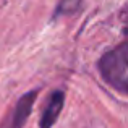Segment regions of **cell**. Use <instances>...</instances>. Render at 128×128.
Masks as SVG:
<instances>
[{
    "instance_id": "cell-2",
    "label": "cell",
    "mask_w": 128,
    "mask_h": 128,
    "mask_svg": "<svg viewBox=\"0 0 128 128\" xmlns=\"http://www.w3.org/2000/svg\"><path fill=\"white\" fill-rule=\"evenodd\" d=\"M38 96H39V89H31L29 92H26L24 96L20 97L15 109L0 123V128H23L24 126L32 112V107H34Z\"/></svg>"
},
{
    "instance_id": "cell-4",
    "label": "cell",
    "mask_w": 128,
    "mask_h": 128,
    "mask_svg": "<svg viewBox=\"0 0 128 128\" xmlns=\"http://www.w3.org/2000/svg\"><path fill=\"white\" fill-rule=\"evenodd\" d=\"M80 6H81V3H78V2H62V3H58V6H57V10H55V15L52 16V20L58 18L63 13H68V10H72V13H75Z\"/></svg>"
},
{
    "instance_id": "cell-3",
    "label": "cell",
    "mask_w": 128,
    "mask_h": 128,
    "mask_svg": "<svg viewBox=\"0 0 128 128\" xmlns=\"http://www.w3.org/2000/svg\"><path fill=\"white\" fill-rule=\"evenodd\" d=\"M63 104H65V91H62V89L54 91L49 97L47 107L42 112L39 126L41 128H52L55 125V122L58 120L60 112H62V109H63Z\"/></svg>"
},
{
    "instance_id": "cell-1",
    "label": "cell",
    "mask_w": 128,
    "mask_h": 128,
    "mask_svg": "<svg viewBox=\"0 0 128 128\" xmlns=\"http://www.w3.org/2000/svg\"><path fill=\"white\" fill-rule=\"evenodd\" d=\"M100 76L104 81L115 88L118 92H128V47L123 41L115 49L106 52L97 62Z\"/></svg>"
}]
</instances>
